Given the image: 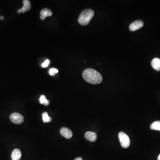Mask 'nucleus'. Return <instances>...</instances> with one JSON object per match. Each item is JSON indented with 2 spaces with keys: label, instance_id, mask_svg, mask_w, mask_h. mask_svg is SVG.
Here are the masks:
<instances>
[{
  "label": "nucleus",
  "instance_id": "6",
  "mask_svg": "<svg viewBox=\"0 0 160 160\" xmlns=\"http://www.w3.org/2000/svg\"><path fill=\"white\" fill-rule=\"evenodd\" d=\"M23 6L21 9H19L17 10V13H21V12L25 13V12L30 10L31 8L30 2L29 0H24L23 1Z\"/></svg>",
  "mask_w": 160,
  "mask_h": 160
},
{
  "label": "nucleus",
  "instance_id": "16",
  "mask_svg": "<svg viewBox=\"0 0 160 160\" xmlns=\"http://www.w3.org/2000/svg\"><path fill=\"white\" fill-rule=\"evenodd\" d=\"M49 64H50V61L48 60V59H47V60H46L44 61V63L41 64V66H42V67H43V68H46V67H48Z\"/></svg>",
  "mask_w": 160,
  "mask_h": 160
},
{
  "label": "nucleus",
  "instance_id": "8",
  "mask_svg": "<svg viewBox=\"0 0 160 160\" xmlns=\"http://www.w3.org/2000/svg\"><path fill=\"white\" fill-rule=\"evenodd\" d=\"M85 137L89 141L91 142H95L97 139V135L95 132L88 131L85 133Z\"/></svg>",
  "mask_w": 160,
  "mask_h": 160
},
{
  "label": "nucleus",
  "instance_id": "12",
  "mask_svg": "<svg viewBox=\"0 0 160 160\" xmlns=\"http://www.w3.org/2000/svg\"><path fill=\"white\" fill-rule=\"evenodd\" d=\"M39 102L41 104H43L45 106H47L50 104V102L49 100H47L46 96L44 95H41L39 98Z\"/></svg>",
  "mask_w": 160,
  "mask_h": 160
},
{
  "label": "nucleus",
  "instance_id": "11",
  "mask_svg": "<svg viewBox=\"0 0 160 160\" xmlns=\"http://www.w3.org/2000/svg\"><path fill=\"white\" fill-rule=\"evenodd\" d=\"M151 65L152 68L156 70L160 71V59L155 58L151 61Z\"/></svg>",
  "mask_w": 160,
  "mask_h": 160
},
{
  "label": "nucleus",
  "instance_id": "10",
  "mask_svg": "<svg viewBox=\"0 0 160 160\" xmlns=\"http://www.w3.org/2000/svg\"><path fill=\"white\" fill-rule=\"evenodd\" d=\"M21 157V152L20 150L15 149L13 150L11 156L12 160H20Z\"/></svg>",
  "mask_w": 160,
  "mask_h": 160
},
{
  "label": "nucleus",
  "instance_id": "7",
  "mask_svg": "<svg viewBox=\"0 0 160 160\" xmlns=\"http://www.w3.org/2000/svg\"><path fill=\"white\" fill-rule=\"evenodd\" d=\"M60 133L62 136L67 139H70L72 136V131L68 128L65 127H63L61 129Z\"/></svg>",
  "mask_w": 160,
  "mask_h": 160
},
{
  "label": "nucleus",
  "instance_id": "4",
  "mask_svg": "<svg viewBox=\"0 0 160 160\" xmlns=\"http://www.w3.org/2000/svg\"><path fill=\"white\" fill-rule=\"evenodd\" d=\"M10 120L12 122L15 124H21L24 121L23 116L17 112H14L10 116Z\"/></svg>",
  "mask_w": 160,
  "mask_h": 160
},
{
  "label": "nucleus",
  "instance_id": "9",
  "mask_svg": "<svg viewBox=\"0 0 160 160\" xmlns=\"http://www.w3.org/2000/svg\"><path fill=\"white\" fill-rule=\"evenodd\" d=\"M52 12L49 9H44L41 10L40 13V18L41 20H44L46 17L51 16Z\"/></svg>",
  "mask_w": 160,
  "mask_h": 160
},
{
  "label": "nucleus",
  "instance_id": "5",
  "mask_svg": "<svg viewBox=\"0 0 160 160\" xmlns=\"http://www.w3.org/2000/svg\"><path fill=\"white\" fill-rule=\"evenodd\" d=\"M144 26V23L141 20H137L132 22L130 26V30L135 31L142 28Z\"/></svg>",
  "mask_w": 160,
  "mask_h": 160
},
{
  "label": "nucleus",
  "instance_id": "17",
  "mask_svg": "<svg viewBox=\"0 0 160 160\" xmlns=\"http://www.w3.org/2000/svg\"><path fill=\"white\" fill-rule=\"evenodd\" d=\"M75 160H82V159L81 157H77V158H76V159H75Z\"/></svg>",
  "mask_w": 160,
  "mask_h": 160
},
{
  "label": "nucleus",
  "instance_id": "19",
  "mask_svg": "<svg viewBox=\"0 0 160 160\" xmlns=\"http://www.w3.org/2000/svg\"><path fill=\"white\" fill-rule=\"evenodd\" d=\"M157 160H160V154L159 155V156H158V159H157Z\"/></svg>",
  "mask_w": 160,
  "mask_h": 160
},
{
  "label": "nucleus",
  "instance_id": "18",
  "mask_svg": "<svg viewBox=\"0 0 160 160\" xmlns=\"http://www.w3.org/2000/svg\"><path fill=\"white\" fill-rule=\"evenodd\" d=\"M0 19L1 20H3L4 19V16H1L0 17Z\"/></svg>",
  "mask_w": 160,
  "mask_h": 160
},
{
  "label": "nucleus",
  "instance_id": "1",
  "mask_svg": "<svg viewBox=\"0 0 160 160\" xmlns=\"http://www.w3.org/2000/svg\"><path fill=\"white\" fill-rule=\"evenodd\" d=\"M82 76L84 80L92 84H98L102 82V76L95 70L87 69L83 71Z\"/></svg>",
  "mask_w": 160,
  "mask_h": 160
},
{
  "label": "nucleus",
  "instance_id": "3",
  "mask_svg": "<svg viewBox=\"0 0 160 160\" xmlns=\"http://www.w3.org/2000/svg\"><path fill=\"white\" fill-rule=\"evenodd\" d=\"M118 137L121 145L123 148H127L130 144V138L127 135L123 132H121L118 134Z\"/></svg>",
  "mask_w": 160,
  "mask_h": 160
},
{
  "label": "nucleus",
  "instance_id": "13",
  "mask_svg": "<svg viewBox=\"0 0 160 160\" xmlns=\"http://www.w3.org/2000/svg\"><path fill=\"white\" fill-rule=\"evenodd\" d=\"M42 120H43L44 123H48L52 121L51 117H49L48 112H43L42 114Z\"/></svg>",
  "mask_w": 160,
  "mask_h": 160
},
{
  "label": "nucleus",
  "instance_id": "14",
  "mask_svg": "<svg viewBox=\"0 0 160 160\" xmlns=\"http://www.w3.org/2000/svg\"><path fill=\"white\" fill-rule=\"evenodd\" d=\"M150 128L151 130L160 131V121H155L151 125Z\"/></svg>",
  "mask_w": 160,
  "mask_h": 160
},
{
  "label": "nucleus",
  "instance_id": "20",
  "mask_svg": "<svg viewBox=\"0 0 160 160\" xmlns=\"http://www.w3.org/2000/svg\"></svg>",
  "mask_w": 160,
  "mask_h": 160
},
{
  "label": "nucleus",
  "instance_id": "2",
  "mask_svg": "<svg viewBox=\"0 0 160 160\" xmlns=\"http://www.w3.org/2000/svg\"><path fill=\"white\" fill-rule=\"evenodd\" d=\"M94 15V12L91 9L84 10L80 13L78 21L80 25L86 26L88 25Z\"/></svg>",
  "mask_w": 160,
  "mask_h": 160
},
{
  "label": "nucleus",
  "instance_id": "15",
  "mask_svg": "<svg viewBox=\"0 0 160 160\" xmlns=\"http://www.w3.org/2000/svg\"><path fill=\"white\" fill-rule=\"evenodd\" d=\"M58 72V70L57 69H55V68H51V69H50V71H49V74H50V75L54 76Z\"/></svg>",
  "mask_w": 160,
  "mask_h": 160
}]
</instances>
